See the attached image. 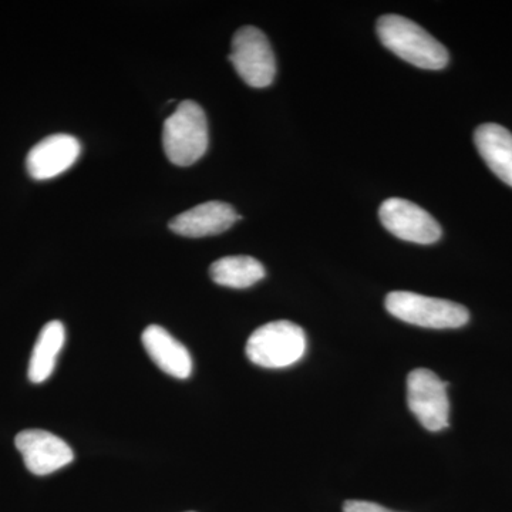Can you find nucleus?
Here are the masks:
<instances>
[{
  "mask_svg": "<svg viewBox=\"0 0 512 512\" xmlns=\"http://www.w3.org/2000/svg\"><path fill=\"white\" fill-rule=\"evenodd\" d=\"M377 35L387 49L413 66L426 70H441L447 66L446 47L404 16H382L377 20Z\"/></svg>",
  "mask_w": 512,
  "mask_h": 512,
  "instance_id": "obj_1",
  "label": "nucleus"
},
{
  "mask_svg": "<svg viewBox=\"0 0 512 512\" xmlns=\"http://www.w3.org/2000/svg\"><path fill=\"white\" fill-rule=\"evenodd\" d=\"M163 147L168 160L180 167L197 163L208 148V123L195 101L185 100L165 120Z\"/></svg>",
  "mask_w": 512,
  "mask_h": 512,
  "instance_id": "obj_2",
  "label": "nucleus"
},
{
  "mask_svg": "<svg viewBox=\"0 0 512 512\" xmlns=\"http://www.w3.org/2000/svg\"><path fill=\"white\" fill-rule=\"evenodd\" d=\"M245 352L256 366L284 369L305 356L306 335L296 323L276 320L266 323L249 336Z\"/></svg>",
  "mask_w": 512,
  "mask_h": 512,
  "instance_id": "obj_3",
  "label": "nucleus"
},
{
  "mask_svg": "<svg viewBox=\"0 0 512 512\" xmlns=\"http://www.w3.org/2000/svg\"><path fill=\"white\" fill-rule=\"evenodd\" d=\"M386 309L394 318L429 329H457L470 320V312L460 303L430 298L419 293L394 291L386 298Z\"/></svg>",
  "mask_w": 512,
  "mask_h": 512,
  "instance_id": "obj_4",
  "label": "nucleus"
},
{
  "mask_svg": "<svg viewBox=\"0 0 512 512\" xmlns=\"http://www.w3.org/2000/svg\"><path fill=\"white\" fill-rule=\"evenodd\" d=\"M229 60L248 86L262 89L274 82L276 63L271 43L254 26H244L232 37Z\"/></svg>",
  "mask_w": 512,
  "mask_h": 512,
  "instance_id": "obj_5",
  "label": "nucleus"
},
{
  "mask_svg": "<svg viewBox=\"0 0 512 512\" xmlns=\"http://www.w3.org/2000/svg\"><path fill=\"white\" fill-rule=\"evenodd\" d=\"M407 404L421 426L441 431L450 426L447 383L429 369H414L407 377Z\"/></svg>",
  "mask_w": 512,
  "mask_h": 512,
  "instance_id": "obj_6",
  "label": "nucleus"
},
{
  "mask_svg": "<svg viewBox=\"0 0 512 512\" xmlns=\"http://www.w3.org/2000/svg\"><path fill=\"white\" fill-rule=\"evenodd\" d=\"M379 217L383 227L403 241L429 245L441 238L439 222L412 201L389 198L380 205Z\"/></svg>",
  "mask_w": 512,
  "mask_h": 512,
  "instance_id": "obj_7",
  "label": "nucleus"
},
{
  "mask_svg": "<svg viewBox=\"0 0 512 512\" xmlns=\"http://www.w3.org/2000/svg\"><path fill=\"white\" fill-rule=\"evenodd\" d=\"M15 446L22 454L25 466L35 476H47L74 460L72 447L66 441L46 430L20 431Z\"/></svg>",
  "mask_w": 512,
  "mask_h": 512,
  "instance_id": "obj_8",
  "label": "nucleus"
},
{
  "mask_svg": "<svg viewBox=\"0 0 512 512\" xmlns=\"http://www.w3.org/2000/svg\"><path fill=\"white\" fill-rule=\"evenodd\" d=\"M79 140L69 134H55L29 151L26 168L35 180H50L69 170L80 157Z\"/></svg>",
  "mask_w": 512,
  "mask_h": 512,
  "instance_id": "obj_9",
  "label": "nucleus"
},
{
  "mask_svg": "<svg viewBox=\"0 0 512 512\" xmlns=\"http://www.w3.org/2000/svg\"><path fill=\"white\" fill-rule=\"evenodd\" d=\"M238 220L239 215L232 205L210 201L177 215L168 227L181 237L202 238L222 234Z\"/></svg>",
  "mask_w": 512,
  "mask_h": 512,
  "instance_id": "obj_10",
  "label": "nucleus"
},
{
  "mask_svg": "<svg viewBox=\"0 0 512 512\" xmlns=\"http://www.w3.org/2000/svg\"><path fill=\"white\" fill-rule=\"evenodd\" d=\"M144 349L167 375L185 380L192 373V357L183 343L158 325L148 326L141 336Z\"/></svg>",
  "mask_w": 512,
  "mask_h": 512,
  "instance_id": "obj_11",
  "label": "nucleus"
},
{
  "mask_svg": "<svg viewBox=\"0 0 512 512\" xmlns=\"http://www.w3.org/2000/svg\"><path fill=\"white\" fill-rule=\"evenodd\" d=\"M481 158L501 181L512 187V134L500 124H483L474 133Z\"/></svg>",
  "mask_w": 512,
  "mask_h": 512,
  "instance_id": "obj_12",
  "label": "nucleus"
},
{
  "mask_svg": "<svg viewBox=\"0 0 512 512\" xmlns=\"http://www.w3.org/2000/svg\"><path fill=\"white\" fill-rule=\"evenodd\" d=\"M64 342H66V329L62 322L52 320L43 326L30 356L28 372L30 382L43 383L52 376L57 356L62 352Z\"/></svg>",
  "mask_w": 512,
  "mask_h": 512,
  "instance_id": "obj_13",
  "label": "nucleus"
},
{
  "mask_svg": "<svg viewBox=\"0 0 512 512\" xmlns=\"http://www.w3.org/2000/svg\"><path fill=\"white\" fill-rule=\"evenodd\" d=\"M210 275L217 285L245 289L265 278V268L252 256H224L211 265Z\"/></svg>",
  "mask_w": 512,
  "mask_h": 512,
  "instance_id": "obj_14",
  "label": "nucleus"
},
{
  "mask_svg": "<svg viewBox=\"0 0 512 512\" xmlns=\"http://www.w3.org/2000/svg\"><path fill=\"white\" fill-rule=\"evenodd\" d=\"M343 512H399L389 510V508L383 507L376 503H370V501H359L349 500L343 505Z\"/></svg>",
  "mask_w": 512,
  "mask_h": 512,
  "instance_id": "obj_15",
  "label": "nucleus"
}]
</instances>
